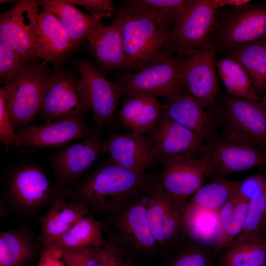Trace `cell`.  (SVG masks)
I'll list each match as a JSON object with an SVG mask.
<instances>
[{
	"label": "cell",
	"mask_w": 266,
	"mask_h": 266,
	"mask_svg": "<svg viewBox=\"0 0 266 266\" xmlns=\"http://www.w3.org/2000/svg\"><path fill=\"white\" fill-rule=\"evenodd\" d=\"M147 192L99 221L106 240L131 254L158 248L147 217Z\"/></svg>",
	"instance_id": "5"
},
{
	"label": "cell",
	"mask_w": 266,
	"mask_h": 266,
	"mask_svg": "<svg viewBox=\"0 0 266 266\" xmlns=\"http://www.w3.org/2000/svg\"><path fill=\"white\" fill-rule=\"evenodd\" d=\"M16 133L12 124L4 86L0 88V141L5 147L13 146Z\"/></svg>",
	"instance_id": "41"
},
{
	"label": "cell",
	"mask_w": 266,
	"mask_h": 266,
	"mask_svg": "<svg viewBox=\"0 0 266 266\" xmlns=\"http://www.w3.org/2000/svg\"><path fill=\"white\" fill-rule=\"evenodd\" d=\"M87 10L95 19L102 21L104 17L114 16L116 8L111 0H68Z\"/></svg>",
	"instance_id": "42"
},
{
	"label": "cell",
	"mask_w": 266,
	"mask_h": 266,
	"mask_svg": "<svg viewBox=\"0 0 266 266\" xmlns=\"http://www.w3.org/2000/svg\"><path fill=\"white\" fill-rule=\"evenodd\" d=\"M118 118L124 127L131 132L148 135L157 124L161 113L157 97L143 95H125Z\"/></svg>",
	"instance_id": "26"
},
{
	"label": "cell",
	"mask_w": 266,
	"mask_h": 266,
	"mask_svg": "<svg viewBox=\"0 0 266 266\" xmlns=\"http://www.w3.org/2000/svg\"><path fill=\"white\" fill-rule=\"evenodd\" d=\"M30 64L13 51L0 44V79L3 85Z\"/></svg>",
	"instance_id": "40"
},
{
	"label": "cell",
	"mask_w": 266,
	"mask_h": 266,
	"mask_svg": "<svg viewBox=\"0 0 266 266\" xmlns=\"http://www.w3.org/2000/svg\"><path fill=\"white\" fill-rule=\"evenodd\" d=\"M126 1L153 12L173 26L185 12L188 2V0H131Z\"/></svg>",
	"instance_id": "37"
},
{
	"label": "cell",
	"mask_w": 266,
	"mask_h": 266,
	"mask_svg": "<svg viewBox=\"0 0 266 266\" xmlns=\"http://www.w3.org/2000/svg\"><path fill=\"white\" fill-rule=\"evenodd\" d=\"M219 227V210L187 205L184 232L189 238L214 248Z\"/></svg>",
	"instance_id": "31"
},
{
	"label": "cell",
	"mask_w": 266,
	"mask_h": 266,
	"mask_svg": "<svg viewBox=\"0 0 266 266\" xmlns=\"http://www.w3.org/2000/svg\"><path fill=\"white\" fill-rule=\"evenodd\" d=\"M89 110L80 81L74 72L54 64L48 76L39 114L46 122L83 120Z\"/></svg>",
	"instance_id": "7"
},
{
	"label": "cell",
	"mask_w": 266,
	"mask_h": 266,
	"mask_svg": "<svg viewBox=\"0 0 266 266\" xmlns=\"http://www.w3.org/2000/svg\"><path fill=\"white\" fill-rule=\"evenodd\" d=\"M234 181H213L202 186L188 200L187 205L219 210L230 198Z\"/></svg>",
	"instance_id": "34"
},
{
	"label": "cell",
	"mask_w": 266,
	"mask_h": 266,
	"mask_svg": "<svg viewBox=\"0 0 266 266\" xmlns=\"http://www.w3.org/2000/svg\"><path fill=\"white\" fill-rule=\"evenodd\" d=\"M265 206H266V187L265 190Z\"/></svg>",
	"instance_id": "46"
},
{
	"label": "cell",
	"mask_w": 266,
	"mask_h": 266,
	"mask_svg": "<svg viewBox=\"0 0 266 266\" xmlns=\"http://www.w3.org/2000/svg\"><path fill=\"white\" fill-rule=\"evenodd\" d=\"M184 55H174L135 73L123 74L114 82L124 96L143 95L171 98L188 95L181 76Z\"/></svg>",
	"instance_id": "8"
},
{
	"label": "cell",
	"mask_w": 266,
	"mask_h": 266,
	"mask_svg": "<svg viewBox=\"0 0 266 266\" xmlns=\"http://www.w3.org/2000/svg\"><path fill=\"white\" fill-rule=\"evenodd\" d=\"M74 64L89 109L93 113L95 128L100 133L113 123L118 101L124 94L117 84L107 80L88 60L79 59Z\"/></svg>",
	"instance_id": "13"
},
{
	"label": "cell",
	"mask_w": 266,
	"mask_h": 266,
	"mask_svg": "<svg viewBox=\"0 0 266 266\" xmlns=\"http://www.w3.org/2000/svg\"><path fill=\"white\" fill-rule=\"evenodd\" d=\"M88 216L89 209L82 202L64 198L54 191L49 208L36 220L41 229L38 237L44 250L80 220Z\"/></svg>",
	"instance_id": "22"
},
{
	"label": "cell",
	"mask_w": 266,
	"mask_h": 266,
	"mask_svg": "<svg viewBox=\"0 0 266 266\" xmlns=\"http://www.w3.org/2000/svg\"><path fill=\"white\" fill-rule=\"evenodd\" d=\"M266 186V179L260 175L248 176L245 179L235 181L234 189L241 198L250 201L253 196Z\"/></svg>",
	"instance_id": "43"
},
{
	"label": "cell",
	"mask_w": 266,
	"mask_h": 266,
	"mask_svg": "<svg viewBox=\"0 0 266 266\" xmlns=\"http://www.w3.org/2000/svg\"><path fill=\"white\" fill-rule=\"evenodd\" d=\"M262 100L264 102V103L266 105V94L265 96L264 97V98Z\"/></svg>",
	"instance_id": "47"
},
{
	"label": "cell",
	"mask_w": 266,
	"mask_h": 266,
	"mask_svg": "<svg viewBox=\"0 0 266 266\" xmlns=\"http://www.w3.org/2000/svg\"><path fill=\"white\" fill-rule=\"evenodd\" d=\"M216 67L228 95L250 101L261 100L248 75L234 59L225 55L216 62Z\"/></svg>",
	"instance_id": "32"
},
{
	"label": "cell",
	"mask_w": 266,
	"mask_h": 266,
	"mask_svg": "<svg viewBox=\"0 0 266 266\" xmlns=\"http://www.w3.org/2000/svg\"><path fill=\"white\" fill-rule=\"evenodd\" d=\"M100 133L64 146L51 157L55 177L54 191L65 190L84 176L102 152Z\"/></svg>",
	"instance_id": "16"
},
{
	"label": "cell",
	"mask_w": 266,
	"mask_h": 266,
	"mask_svg": "<svg viewBox=\"0 0 266 266\" xmlns=\"http://www.w3.org/2000/svg\"><path fill=\"white\" fill-rule=\"evenodd\" d=\"M200 154L206 166V178L228 179L232 174L266 165V153L226 128L203 144Z\"/></svg>",
	"instance_id": "4"
},
{
	"label": "cell",
	"mask_w": 266,
	"mask_h": 266,
	"mask_svg": "<svg viewBox=\"0 0 266 266\" xmlns=\"http://www.w3.org/2000/svg\"><path fill=\"white\" fill-rule=\"evenodd\" d=\"M159 183V177L136 173L111 160L100 165L71 186L55 191L80 201L90 215L110 214L147 193Z\"/></svg>",
	"instance_id": "1"
},
{
	"label": "cell",
	"mask_w": 266,
	"mask_h": 266,
	"mask_svg": "<svg viewBox=\"0 0 266 266\" xmlns=\"http://www.w3.org/2000/svg\"><path fill=\"white\" fill-rule=\"evenodd\" d=\"M218 18L211 43L217 51L264 39L266 3L230 7Z\"/></svg>",
	"instance_id": "9"
},
{
	"label": "cell",
	"mask_w": 266,
	"mask_h": 266,
	"mask_svg": "<svg viewBox=\"0 0 266 266\" xmlns=\"http://www.w3.org/2000/svg\"><path fill=\"white\" fill-rule=\"evenodd\" d=\"M221 127L240 135L266 153V105L262 100L250 101L227 93L219 100Z\"/></svg>",
	"instance_id": "15"
},
{
	"label": "cell",
	"mask_w": 266,
	"mask_h": 266,
	"mask_svg": "<svg viewBox=\"0 0 266 266\" xmlns=\"http://www.w3.org/2000/svg\"><path fill=\"white\" fill-rule=\"evenodd\" d=\"M40 6L58 19L76 50L104 25L102 21L80 11L68 0H41Z\"/></svg>",
	"instance_id": "25"
},
{
	"label": "cell",
	"mask_w": 266,
	"mask_h": 266,
	"mask_svg": "<svg viewBox=\"0 0 266 266\" xmlns=\"http://www.w3.org/2000/svg\"><path fill=\"white\" fill-rule=\"evenodd\" d=\"M41 0H21L0 15V44L26 61L38 60L35 55Z\"/></svg>",
	"instance_id": "11"
},
{
	"label": "cell",
	"mask_w": 266,
	"mask_h": 266,
	"mask_svg": "<svg viewBox=\"0 0 266 266\" xmlns=\"http://www.w3.org/2000/svg\"><path fill=\"white\" fill-rule=\"evenodd\" d=\"M161 164L159 185L176 196L189 199L206 178V163L200 153L170 158Z\"/></svg>",
	"instance_id": "20"
},
{
	"label": "cell",
	"mask_w": 266,
	"mask_h": 266,
	"mask_svg": "<svg viewBox=\"0 0 266 266\" xmlns=\"http://www.w3.org/2000/svg\"><path fill=\"white\" fill-rule=\"evenodd\" d=\"M47 62L30 64L6 84L8 110L14 130L29 125L41 109L47 78L52 70Z\"/></svg>",
	"instance_id": "6"
},
{
	"label": "cell",
	"mask_w": 266,
	"mask_h": 266,
	"mask_svg": "<svg viewBox=\"0 0 266 266\" xmlns=\"http://www.w3.org/2000/svg\"><path fill=\"white\" fill-rule=\"evenodd\" d=\"M37 266H51L50 265L48 264V263L40 259V262Z\"/></svg>",
	"instance_id": "45"
},
{
	"label": "cell",
	"mask_w": 266,
	"mask_h": 266,
	"mask_svg": "<svg viewBox=\"0 0 266 266\" xmlns=\"http://www.w3.org/2000/svg\"><path fill=\"white\" fill-rule=\"evenodd\" d=\"M234 186L230 198L219 210V232L214 247L216 255L234 240L244 223L249 201L238 196Z\"/></svg>",
	"instance_id": "29"
},
{
	"label": "cell",
	"mask_w": 266,
	"mask_h": 266,
	"mask_svg": "<svg viewBox=\"0 0 266 266\" xmlns=\"http://www.w3.org/2000/svg\"><path fill=\"white\" fill-rule=\"evenodd\" d=\"M95 128L83 120L67 119L28 125L16 133L13 146L33 149L64 147L72 141L95 134Z\"/></svg>",
	"instance_id": "17"
},
{
	"label": "cell",
	"mask_w": 266,
	"mask_h": 266,
	"mask_svg": "<svg viewBox=\"0 0 266 266\" xmlns=\"http://www.w3.org/2000/svg\"><path fill=\"white\" fill-rule=\"evenodd\" d=\"M76 50L58 19L42 8L38 15L37 59L48 63H61Z\"/></svg>",
	"instance_id": "24"
},
{
	"label": "cell",
	"mask_w": 266,
	"mask_h": 266,
	"mask_svg": "<svg viewBox=\"0 0 266 266\" xmlns=\"http://www.w3.org/2000/svg\"><path fill=\"white\" fill-rule=\"evenodd\" d=\"M99 247L85 246L57 251L66 266H96Z\"/></svg>",
	"instance_id": "38"
},
{
	"label": "cell",
	"mask_w": 266,
	"mask_h": 266,
	"mask_svg": "<svg viewBox=\"0 0 266 266\" xmlns=\"http://www.w3.org/2000/svg\"><path fill=\"white\" fill-rule=\"evenodd\" d=\"M53 194L54 188L37 166L19 165L5 176L0 216H11L25 222L36 220L40 212L50 204Z\"/></svg>",
	"instance_id": "3"
},
{
	"label": "cell",
	"mask_w": 266,
	"mask_h": 266,
	"mask_svg": "<svg viewBox=\"0 0 266 266\" xmlns=\"http://www.w3.org/2000/svg\"><path fill=\"white\" fill-rule=\"evenodd\" d=\"M216 3L217 8L223 6H229L230 7H237L250 2V0H215Z\"/></svg>",
	"instance_id": "44"
},
{
	"label": "cell",
	"mask_w": 266,
	"mask_h": 266,
	"mask_svg": "<svg viewBox=\"0 0 266 266\" xmlns=\"http://www.w3.org/2000/svg\"><path fill=\"white\" fill-rule=\"evenodd\" d=\"M266 263V237L234 240L216 256L214 266H262Z\"/></svg>",
	"instance_id": "30"
},
{
	"label": "cell",
	"mask_w": 266,
	"mask_h": 266,
	"mask_svg": "<svg viewBox=\"0 0 266 266\" xmlns=\"http://www.w3.org/2000/svg\"><path fill=\"white\" fill-rule=\"evenodd\" d=\"M216 52L211 42L205 48L187 52L181 65V78L187 94L205 108L215 107L219 100Z\"/></svg>",
	"instance_id": "14"
},
{
	"label": "cell",
	"mask_w": 266,
	"mask_h": 266,
	"mask_svg": "<svg viewBox=\"0 0 266 266\" xmlns=\"http://www.w3.org/2000/svg\"><path fill=\"white\" fill-rule=\"evenodd\" d=\"M262 266H266V263Z\"/></svg>",
	"instance_id": "48"
},
{
	"label": "cell",
	"mask_w": 266,
	"mask_h": 266,
	"mask_svg": "<svg viewBox=\"0 0 266 266\" xmlns=\"http://www.w3.org/2000/svg\"><path fill=\"white\" fill-rule=\"evenodd\" d=\"M96 266H133L132 254L105 239L99 247Z\"/></svg>",
	"instance_id": "39"
},
{
	"label": "cell",
	"mask_w": 266,
	"mask_h": 266,
	"mask_svg": "<svg viewBox=\"0 0 266 266\" xmlns=\"http://www.w3.org/2000/svg\"><path fill=\"white\" fill-rule=\"evenodd\" d=\"M102 152L118 166L136 173H144L157 163L150 137L131 132L111 133L102 140Z\"/></svg>",
	"instance_id": "21"
},
{
	"label": "cell",
	"mask_w": 266,
	"mask_h": 266,
	"mask_svg": "<svg viewBox=\"0 0 266 266\" xmlns=\"http://www.w3.org/2000/svg\"><path fill=\"white\" fill-rule=\"evenodd\" d=\"M161 110L193 132L203 144L211 139L221 128L218 104L215 107L205 108L189 95L167 98L161 105Z\"/></svg>",
	"instance_id": "18"
},
{
	"label": "cell",
	"mask_w": 266,
	"mask_h": 266,
	"mask_svg": "<svg viewBox=\"0 0 266 266\" xmlns=\"http://www.w3.org/2000/svg\"><path fill=\"white\" fill-rule=\"evenodd\" d=\"M91 54L102 73L125 70V58L119 27L112 20L100 28L88 40Z\"/></svg>",
	"instance_id": "27"
},
{
	"label": "cell",
	"mask_w": 266,
	"mask_h": 266,
	"mask_svg": "<svg viewBox=\"0 0 266 266\" xmlns=\"http://www.w3.org/2000/svg\"><path fill=\"white\" fill-rule=\"evenodd\" d=\"M148 135L157 163L174 157L198 154L203 144L196 134L162 110L157 124Z\"/></svg>",
	"instance_id": "19"
},
{
	"label": "cell",
	"mask_w": 266,
	"mask_h": 266,
	"mask_svg": "<svg viewBox=\"0 0 266 266\" xmlns=\"http://www.w3.org/2000/svg\"><path fill=\"white\" fill-rule=\"evenodd\" d=\"M223 53L234 59L243 68L262 100L266 93V40L263 39L241 44Z\"/></svg>",
	"instance_id": "28"
},
{
	"label": "cell",
	"mask_w": 266,
	"mask_h": 266,
	"mask_svg": "<svg viewBox=\"0 0 266 266\" xmlns=\"http://www.w3.org/2000/svg\"><path fill=\"white\" fill-rule=\"evenodd\" d=\"M265 188L255 194L249 201L242 230L234 240L254 239L265 236L264 233L266 228Z\"/></svg>",
	"instance_id": "35"
},
{
	"label": "cell",
	"mask_w": 266,
	"mask_h": 266,
	"mask_svg": "<svg viewBox=\"0 0 266 266\" xmlns=\"http://www.w3.org/2000/svg\"><path fill=\"white\" fill-rule=\"evenodd\" d=\"M43 250L38 235L27 226L0 233V266H28Z\"/></svg>",
	"instance_id": "23"
},
{
	"label": "cell",
	"mask_w": 266,
	"mask_h": 266,
	"mask_svg": "<svg viewBox=\"0 0 266 266\" xmlns=\"http://www.w3.org/2000/svg\"><path fill=\"white\" fill-rule=\"evenodd\" d=\"M217 8L215 0H188L185 12L170 32L169 51L173 55H184L207 46L216 25Z\"/></svg>",
	"instance_id": "10"
},
{
	"label": "cell",
	"mask_w": 266,
	"mask_h": 266,
	"mask_svg": "<svg viewBox=\"0 0 266 266\" xmlns=\"http://www.w3.org/2000/svg\"><path fill=\"white\" fill-rule=\"evenodd\" d=\"M188 201V199L164 190L159 183L148 191L147 217L158 247L175 245L184 234Z\"/></svg>",
	"instance_id": "12"
},
{
	"label": "cell",
	"mask_w": 266,
	"mask_h": 266,
	"mask_svg": "<svg viewBox=\"0 0 266 266\" xmlns=\"http://www.w3.org/2000/svg\"><path fill=\"white\" fill-rule=\"evenodd\" d=\"M113 20L120 29L125 70L138 71L174 55L168 49L173 26L162 17L125 1Z\"/></svg>",
	"instance_id": "2"
},
{
	"label": "cell",
	"mask_w": 266,
	"mask_h": 266,
	"mask_svg": "<svg viewBox=\"0 0 266 266\" xmlns=\"http://www.w3.org/2000/svg\"><path fill=\"white\" fill-rule=\"evenodd\" d=\"M99 221L90 215L83 218L66 233L54 240L45 250H58L64 248L85 246H101L105 239Z\"/></svg>",
	"instance_id": "33"
},
{
	"label": "cell",
	"mask_w": 266,
	"mask_h": 266,
	"mask_svg": "<svg viewBox=\"0 0 266 266\" xmlns=\"http://www.w3.org/2000/svg\"><path fill=\"white\" fill-rule=\"evenodd\" d=\"M190 239L188 244L178 249L168 266H214L216 256L214 248Z\"/></svg>",
	"instance_id": "36"
}]
</instances>
